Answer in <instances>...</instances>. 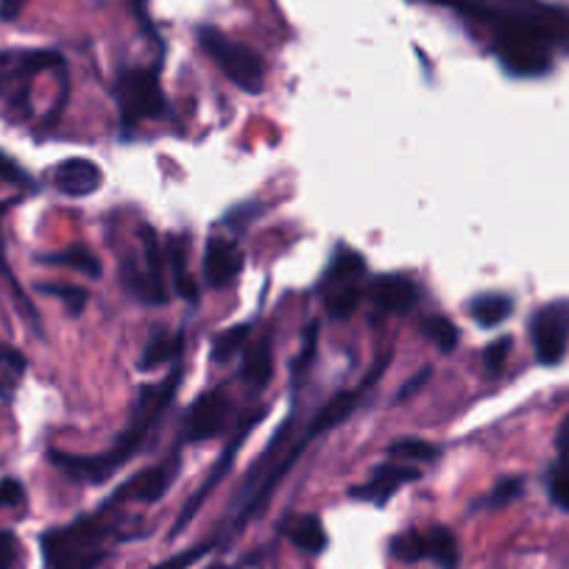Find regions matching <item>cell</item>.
I'll return each instance as SVG.
<instances>
[{
  "label": "cell",
  "mask_w": 569,
  "mask_h": 569,
  "mask_svg": "<svg viewBox=\"0 0 569 569\" xmlns=\"http://www.w3.org/2000/svg\"><path fill=\"white\" fill-rule=\"evenodd\" d=\"M519 495H522V478L500 480V483L495 486V491L489 495V500H486V506L502 508V506H508V502L517 500Z\"/></svg>",
  "instance_id": "cell-30"
},
{
  "label": "cell",
  "mask_w": 569,
  "mask_h": 569,
  "mask_svg": "<svg viewBox=\"0 0 569 569\" xmlns=\"http://www.w3.org/2000/svg\"><path fill=\"white\" fill-rule=\"evenodd\" d=\"M118 107H120V123L129 129L140 120L160 118L166 109V98H162V87L157 81L154 70H129L120 76L118 81Z\"/></svg>",
  "instance_id": "cell-5"
},
{
  "label": "cell",
  "mask_w": 569,
  "mask_h": 569,
  "mask_svg": "<svg viewBox=\"0 0 569 569\" xmlns=\"http://www.w3.org/2000/svg\"><path fill=\"white\" fill-rule=\"evenodd\" d=\"M469 310H472V319L489 330V327L502 325L511 316L513 302L508 297H502V293H483V297L472 299Z\"/></svg>",
  "instance_id": "cell-20"
},
{
  "label": "cell",
  "mask_w": 569,
  "mask_h": 569,
  "mask_svg": "<svg viewBox=\"0 0 569 569\" xmlns=\"http://www.w3.org/2000/svg\"><path fill=\"white\" fill-rule=\"evenodd\" d=\"M18 558V539L9 530H0V569H12Z\"/></svg>",
  "instance_id": "cell-35"
},
{
  "label": "cell",
  "mask_w": 569,
  "mask_h": 569,
  "mask_svg": "<svg viewBox=\"0 0 569 569\" xmlns=\"http://www.w3.org/2000/svg\"><path fill=\"white\" fill-rule=\"evenodd\" d=\"M386 366H388V358L382 360V363L377 366V369L371 371V375L366 377V380L360 382V386L355 388V391L338 393V397L332 399L330 405H325V408L319 410V416H316V419H313V427H310L308 433L316 439V436H319V433H327V430H332V427L341 425L343 419H349V416H352V410L360 405V397H363V393H366V388H369L371 382H377V377H380V371L386 369Z\"/></svg>",
  "instance_id": "cell-13"
},
{
  "label": "cell",
  "mask_w": 569,
  "mask_h": 569,
  "mask_svg": "<svg viewBox=\"0 0 569 569\" xmlns=\"http://www.w3.org/2000/svg\"><path fill=\"white\" fill-rule=\"evenodd\" d=\"M62 59L51 51H9V53H0V96L20 79H29V76L40 73V70L53 68L59 64Z\"/></svg>",
  "instance_id": "cell-14"
},
{
  "label": "cell",
  "mask_w": 569,
  "mask_h": 569,
  "mask_svg": "<svg viewBox=\"0 0 569 569\" xmlns=\"http://www.w3.org/2000/svg\"><path fill=\"white\" fill-rule=\"evenodd\" d=\"M179 380H182V369L171 371L160 386L142 388L140 399H137L134 410H131V425L120 433L118 445L109 452L101 456H68V452H51V461L57 463L62 472L73 475L79 480H90V483H103V480L112 478L123 463H129V458L134 456L142 447L146 436H149L151 427L160 421V416L166 413L168 405L173 402V393H177Z\"/></svg>",
  "instance_id": "cell-2"
},
{
  "label": "cell",
  "mask_w": 569,
  "mask_h": 569,
  "mask_svg": "<svg viewBox=\"0 0 569 569\" xmlns=\"http://www.w3.org/2000/svg\"><path fill=\"white\" fill-rule=\"evenodd\" d=\"M427 377H430V369H425V371H421V375H416L413 380H410L408 386H405L402 391H399V399H408L410 393L416 391V388H421V386H425V382H427Z\"/></svg>",
  "instance_id": "cell-40"
},
{
  "label": "cell",
  "mask_w": 569,
  "mask_h": 569,
  "mask_svg": "<svg viewBox=\"0 0 569 569\" xmlns=\"http://www.w3.org/2000/svg\"><path fill=\"white\" fill-rule=\"evenodd\" d=\"M288 536H291V541L299 550L313 552V556L327 547V530L319 517H299L297 522L288 528Z\"/></svg>",
  "instance_id": "cell-22"
},
{
  "label": "cell",
  "mask_w": 569,
  "mask_h": 569,
  "mask_svg": "<svg viewBox=\"0 0 569 569\" xmlns=\"http://www.w3.org/2000/svg\"><path fill=\"white\" fill-rule=\"evenodd\" d=\"M388 458H397L399 463H425L439 458V447L425 439H399L388 447Z\"/></svg>",
  "instance_id": "cell-25"
},
{
  "label": "cell",
  "mask_w": 569,
  "mask_h": 569,
  "mask_svg": "<svg viewBox=\"0 0 569 569\" xmlns=\"http://www.w3.org/2000/svg\"><path fill=\"white\" fill-rule=\"evenodd\" d=\"M229 413V399L223 391H207L199 402L193 405L188 419V441H207L223 427Z\"/></svg>",
  "instance_id": "cell-11"
},
{
  "label": "cell",
  "mask_w": 569,
  "mask_h": 569,
  "mask_svg": "<svg viewBox=\"0 0 569 569\" xmlns=\"http://www.w3.org/2000/svg\"><path fill=\"white\" fill-rule=\"evenodd\" d=\"M369 299L375 302V308L380 313H408L416 302V288L410 279L397 277V273H386V277L375 279Z\"/></svg>",
  "instance_id": "cell-15"
},
{
  "label": "cell",
  "mask_w": 569,
  "mask_h": 569,
  "mask_svg": "<svg viewBox=\"0 0 569 569\" xmlns=\"http://www.w3.org/2000/svg\"><path fill=\"white\" fill-rule=\"evenodd\" d=\"M42 293H48V297H57L62 299L64 308L70 310L73 316H81L87 308V291L81 288V284H59V282H42L37 284Z\"/></svg>",
  "instance_id": "cell-28"
},
{
  "label": "cell",
  "mask_w": 569,
  "mask_h": 569,
  "mask_svg": "<svg viewBox=\"0 0 569 569\" xmlns=\"http://www.w3.org/2000/svg\"><path fill=\"white\" fill-rule=\"evenodd\" d=\"M246 338H249V327H246V325L229 327V330L223 332V336L216 338V347H212V358L221 360V363H223V360L234 358V355H238L240 349H243Z\"/></svg>",
  "instance_id": "cell-29"
},
{
  "label": "cell",
  "mask_w": 569,
  "mask_h": 569,
  "mask_svg": "<svg viewBox=\"0 0 569 569\" xmlns=\"http://www.w3.org/2000/svg\"><path fill=\"white\" fill-rule=\"evenodd\" d=\"M26 7H29V0H0V20L12 23V20H18L23 14Z\"/></svg>",
  "instance_id": "cell-38"
},
{
  "label": "cell",
  "mask_w": 569,
  "mask_h": 569,
  "mask_svg": "<svg viewBox=\"0 0 569 569\" xmlns=\"http://www.w3.org/2000/svg\"><path fill=\"white\" fill-rule=\"evenodd\" d=\"M316 338H319V325H310V330H308V338H305L302 355H299V360H297V363H293V375H297V377H299V371H302V366H305V363H310V360H313Z\"/></svg>",
  "instance_id": "cell-37"
},
{
  "label": "cell",
  "mask_w": 569,
  "mask_h": 569,
  "mask_svg": "<svg viewBox=\"0 0 569 569\" xmlns=\"http://www.w3.org/2000/svg\"><path fill=\"white\" fill-rule=\"evenodd\" d=\"M179 467L177 461H166L162 467L146 469V472L134 475L129 483H123V489L114 491V500H137V502H157L166 497V491L171 489L173 478H177Z\"/></svg>",
  "instance_id": "cell-10"
},
{
  "label": "cell",
  "mask_w": 569,
  "mask_h": 569,
  "mask_svg": "<svg viewBox=\"0 0 569 569\" xmlns=\"http://www.w3.org/2000/svg\"><path fill=\"white\" fill-rule=\"evenodd\" d=\"M53 184L62 196H70V199H87L96 190H101L103 173L101 168L92 160H81V157H73V160H64L62 166L53 173Z\"/></svg>",
  "instance_id": "cell-8"
},
{
  "label": "cell",
  "mask_w": 569,
  "mask_h": 569,
  "mask_svg": "<svg viewBox=\"0 0 569 569\" xmlns=\"http://www.w3.org/2000/svg\"><path fill=\"white\" fill-rule=\"evenodd\" d=\"M112 508L103 502L101 511L81 517L64 528L48 530L42 536V556L46 569H96L109 556L107 541L114 536Z\"/></svg>",
  "instance_id": "cell-3"
},
{
  "label": "cell",
  "mask_w": 569,
  "mask_h": 569,
  "mask_svg": "<svg viewBox=\"0 0 569 569\" xmlns=\"http://www.w3.org/2000/svg\"><path fill=\"white\" fill-rule=\"evenodd\" d=\"M425 558L439 563L441 569H458V541L447 528H430L425 533Z\"/></svg>",
  "instance_id": "cell-18"
},
{
  "label": "cell",
  "mask_w": 569,
  "mask_h": 569,
  "mask_svg": "<svg viewBox=\"0 0 569 569\" xmlns=\"http://www.w3.org/2000/svg\"><path fill=\"white\" fill-rule=\"evenodd\" d=\"M419 478H421V472L416 467H410V463H382V467L377 469V472L371 475L366 483L349 489V497H355V500H363V502H375V506H382V502L391 500V497L397 495L405 483H413V480H419Z\"/></svg>",
  "instance_id": "cell-7"
},
{
  "label": "cell",
  "mask_w": 569,
  "mask_h": 569,
  "mask_svg": "<svg viewBox=\"0 0 569 569\" xmlns=\"http://www.w3.org/2000/svg\"><path fill=\"white\" fill-rule=\"evenodd\" d=\"M26 491L18 480H0V508H18L23 506Z\"/></svg>",
  "instance_id": "cell-34"
},
{
  "label": "cell",
  "mask_w": 569,
  "mask_h": 569,
  "mask_svg": "<svg viewBox=\"0 0 569 569\" xmlns=\"http://www.w3.org/2000/svg\"><path fill=\"white\" fill-rule=\"evenodd\" d=\"M0 277H9V268L3 262V243H0Z\"/></svg>",
  "instance_id": "cell-42"
},
{
  "label": "cell",
  "mask_w": 569,
  "mask_h": 569,
  "mask_svg": "<svg viewBox=\"0 0 569 569\" xmlns=\"http://www.w3.org/2000/svg\"><path fill=\"white\" fill-rule=\"evenodd\" d=\"M0 179H7V182H14V184H29V179H26V173L20 171L18 162L9 160L3 151H0Z\"/></svg>",
  "instance_id": "cell-36"
},
{
  "label": "cell",
  "mask_w": 569,
  "mask_h": 569,
  "mask_svg": "<svg viewBox=\"0 0 569 569\" xmlns=\"http://www.w3.org/2000/svg\"><path fill=\"white\" fill-rule=\"evenodd\" d=\"M530 336L539 363H561L569 347V302L545 305L530 321Z\"/></svg>",
  "instance_id": "cell-6"
},
{
  "label": "cell",
  "mask_w": 569,
  "mask_h": 569,
  "mask_svg": "<svg viewBox=\"0 0 569 569\" xmlns=\"http://www.w3.org/2000/svg\"><path fill=\"white\" fill-rule=\"evenodd\" d=\"M210 550H212V541H207V545L190 547V550L177 552V556H173V558H166V561L157 563V567H151V569H188V567H193V563L199 561V558H204Z\"/></svg>",
  "instance_id": "cell-31"
},
{
  "label": "cell",
  "mask_w": 569,
  "mask_h": 569,
  "mask_svg": "<svg viewBox=\"0 0 569 569\" xmlns=\"http://www.w3.org/2000/svg\"><path fill=\"white\" fill-rule=\"evenodd\" d=\"M556 450H558V456H561V461L569 467V416L561 421V425H558Z\"/></svg>",
  "instance_id": "cell-39"
},
{
  "label": "cell",
  "mask_w": 569,
  "mask_h": 569,
  "mask_svg": "<svg viewBox=\"0 0 569 569\" xmlns=\"http://www.w3.org/2000/svg\"><path fill=\"white\" fill-rule=\"evenodd\" d=\"M254 421H257V416H254V419H249V425H246L243 430H240V433L234 436V439H232V445H229L227 450H223V456L218 458V461H216V467H212L210 478H207V480H204V486H201V489L196 491V495L190 497V500H188V506H184L182 517H179V522L173 525V533H171V536L182 533V530L188 528V525H190V519H193V517H196V511H199V508H201V502H204L207 497L212 495V489H216V486L221 483L223 478H227L229 467H232L234 456H238V450H240V447H243V439H246V436H249V430H251V427H254Z\"/></svg>",
  "instance_id": "cell-9"
},
{
  "label": "cell",
  "mask_w": 569,
  "mask_h": 569,
  "mask_svg": "<svg viewBox=\"0 0 569 569\" xmlns=\"http://www.w3.org/2000/svg\"><path fill=\"white\" fill-rule=\"evenodd\" d=\"M421 330H425V336L430 338L441 352H452V349L458 347V330L447 316H430V319H425Z\"/></svg>",
  "instance_id": "cell-27"
},
{
  "label": "cell",
  "mask_w": 569,
  "mask_h": 569,
  "mask_svg": "<svg viewBox=\"0 0 569 569\" xmlns=\"http://www.w3.org/2000/svg\"><path fill=\"white\" fill-rule=\"evenodd\" d=\"M271 371H273V355H271V343L260 341L243 360V380L249 382L254 391L268 386L271 380Z\"/></svg>",
  "instance_id": "cell-21"
},
{
  "label": "cell",
  "mask_w": 569,
  "mask_h": 569,
  "mask_svg": "<svg viewBox=\"0 0 569 569\" xmlns=\"http://www.w3.org/2000/svg\"><path fill=\"white\" fill-rule=\"evenodd\" d=\"M42 262H51V266H68L73 268V271H81L90 279L101 277V262H98V257L92 254L90 249H84V246H70V249L57 251V254H46L42 257Z\"/></svg>",
  "instance_id": "cell-23"
},
{
  "label": "cell",
  "mask_w": 569,
  "mask_h": 569,
  "mask_svg": "<svg viewBox=\"0 0 569 569\" xmlns=\"http://www.w3.org/2000/svg\"><path fill=\"white\" fill-rule=\"evenodd\" d=\"M366 271V260L358 251H338L336 260L330 262V271H327L325 284L327 288H341V284H355V279Z\"/></svg>",
  "instance_id": "cell-24"
},
{
  "label": "cell",
  "mask_w": 569,
  "mask_h": 569,
  "mask_svg": "<svg viewBox=\"0 0 569 569\" xmlns=\"http://www.w3.org/2000/svg\"><path fill=\"white\" fill-rule=\"evenodd\" d=\"M199 42L234 87H240L243 92H251V96H257L262 90V84H266V64H262L260 53L251 51L243 42L229 40L223 31L212 29V26H201Z\"/></svg>",
  "instance_id": "cell-4"
},
{
  "label": "cell",
  "mask_w": 569,
  "mask_h": 569,
  "mask_svg": "<svg viewBox=\"0 0 569 569\" xmlns=\"http://www.w3.org/2000/svg\"><path fill=\"white\" fill-rule=\"evenodd\" d=\"M508 349H511V338H500V341H495L486 347L483 360H486V369H489L491 375H497V371L502 369V363H506V358H508Z\"/></svg>",
  "instance_id": "cell-33"
},
{
  "label": "cell",
  "mask_w": 569,
  "mask_h": 569,
  "mask_svg": "<svg viewBox=\"0 0 569 569\" xmlns=\"http://www.w3.org/2000/svg\"><path fill=\"white\" fill-rule=\"evenodd\" d=\"M168 268L173 273V291L179 293L188 302H196L199 299V291H196L193 277L188 273V240L184 238H171L168 243Z\"/></svg>",
  "instance_id": "cell-16"
},
{
  "label": "cell",
  "mask_w": 569,
  "mask_h": 569,
  "mask_svg": "<svg viewBox=\"0 0 569 569\" xmlns=\"http://www.w3.org/2000/svg\"><path fill=\"white\" fill-rule=\"evenodd\" d=\"M142 251H146V282H149V302L166 305V282H162V254L154 232L142 229Z\"/></svg>",
  "instance_id": "cell-17"
},
{
  "label": "cell",
  "mask_w": 569,
  "mask_h": 569,
  "mask_svg": "<svg viewBox=\"0 0 569 569\" xmlns=\"http://www.w3.org/2000/svg\"><path fill=\"white\" fill-rule=\"evenodd\" d=\"M182 343H184L182 332H162V336H157L154 341L146 347V352H142L140 369L154 371L160 369V366L171 363V360L179 358V352H182Z\"/></svg>",
  "instance_id": "cell-19"
},
{
  "label": "cell",
  "mask_w": 569,
  "mask_h": 569,
  "mask_svg": "<svg viewBox=\"0 0 569 569\" xmlns=\"http://www.w3.org/2000/svg\"><path fill=\"white\" fill-rule=\"evenodd\" d=\"M137 18H140L142 26H149V0H131Z\"/></svg>",
  "instance_id": "cell-41"
},
{
  "label": "cell",
  "mask_w": 569,
  "mask_h": 569,
  "mask_svg": "<svg viewBox=\"0 0 569 569\" xmlns=\"http://www.w3.org/2000/svg\"><path fill=\"white\" fill-rule=\"evenodd\" d=\"M478 20L491 26L495 53L513 76L547 73L552 51L569 48V12L536 0H478Z\"/></svg>",
  "instance_id": "cell-1"
},
{
  "label": "cell",
  "mask_w": 569,
  "mask_h": 569,
  "mask_svg": "<svg viewBox=\"0 0 569 569\" xmlns=\"http://www.w3.org/2000/svg\"><path fill=\"white\" fill-rule=\"evenodd\" d=\"M360 299H363V293H360L358 284H341V288H332L330 297H327V313H330L332 319H349V316L358 310Z\"/></svg>",
  "instance_id": "cell-26"
},
{
  "label": "cell",
  "mask_w": 569,
  "mask_h": 569,
  "mask_svg": "<svg viewBox=\"0 0 569 569\" xmlns=\"http://www.w3.org/2000/svg\"><path fill=\"white\" fill-rule=\"evenodd\" d=\"M207 569H227V567H223V563H212V567H207Z\"/></svg>",
  "instance_id": "cell-43"
},
{
  "label": "cell",
  "mask_w": 569,
  "mask_h": 569,
  "mask_svg": "<svg viewBox=\"0 0 569 569\" xmlns=\"http://www.w3.org/2000/svg\"><path fill=\"white\" fill-rule=\"evenodd\" d=\"M243 268V254H240L238 243L223 238H212L204 251V279L212 288L232 282Z\"/></svg>",
  "instance_id": "cell-12"
},
{
  "label": "cell",
  "mask_w": 569,
  "mask_h": 569,
  "mask_svg": "<svg viewBox=\"0 0 569 569\" xmlns=\"http://www.w3.org/2000/svg\"><path fill=\"white\" fill-rule=\"evenodd\" d=\"M550 497L558 508L569 511V467L567 463H561V467L550 475Z\"/></svg>",
  "instance_id": "cell-32"
}]
</instances>
